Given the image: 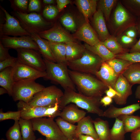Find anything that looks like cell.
I'll return each instance as SVG.
<instances>
[{
    "instance_id": "1",
    "label": "cell",
    "mask_w": 140,
    "mask_h": 140,
    "mask_svg": "<svg viewBox=\"0 0 140 140\" xmlns=\"http://www.w3.org/2000/svg\"><path fill=\"white\" fill-rule=\"evenodd\" d=\"M70 76L79 93L88 97H102L108 87L93 75L68 69Z\"/></svg>"
},
{
    "instance_id": "2",
    "label": "cell",
    "mask_w": 140,
    "mask_h": 140,
    "mask_svg": "<svg viewBox=\"0 0 140 140\" xmlns=\"http://www.w3.org/2000/svg\"><path fill=\"white\" fill-rule=\"evenodd\" d=\"M64 90V94L59 101L60 110L68 104L72 103L88 113L104 117V111L100 108V100L102 97L87 96L70 88Z\"/></svg>"
},
{
    "instance_id": "3",
    "label": "cell",
    "mask_w": 140,
    "mask_h": 140,
    "mask_svg": "<svg viewBox=\"0 0 140 140\" xmlns=\"http://www.w3.org/2000/svg\"><path fill=\"white\" fill-rule=\"evenodd\" d=\"M44 59L46 66L45 79L59 84L64 89L70 88L76 92L70 76L67 63H55Z\"/></svg>"
},
{
    "instance_id": "4",
    "label": "cell",
    "mask_w": 140,
    "mask_h": 140,
    "mask_svg": "<svg viewBox=\"0 0 140 140\" xmlns=\"http://www.w3.org/2000/svg\"><path fill=\"white\" fill-rule=\"evenodd\" d=\"M19 22L22 27L30 34H39L47 30L51 23L46 21L39 13H24L18 11L11 13Z\"/></svg>"
},
{
    "instance_id": "5",
    "label": "cell",
    "mask_w": 140,
    "mask_h": 140,
    "mask_svg": "<svg viewBox=\"0 0 140 140\" xmlns=\"http://www.w3.org/2000/svg\"><path fill=\"white\" fill-rule=\"evenodd\" d=\"M104 61L98 56L86 49L80 58L67 62V64L70 70L95 75Z\"/></svg>"
},
{
    "instance_id": "6",
    "label": "cell",
    "mask_w": 140,
    "mask_h": 140,
    "mask_svg": "<svg viewBox=\"0 0 140 140\" xmlns=\"http://www.w3.org/2000/svg\"><path fill=\"white\" fill-rule=\"evenodd\" d=\"M17 105L18 110L21 111V118L25 119L45 117L54 118L59 116L61 111L58 102L53 106L32 107L23 101H19Z\"/></svg>"
},
{
    "instance_id": "7",
    "label": "cell",
    "mask_w": 140,
    "mask_h": 140,
    "mask_svg": "<svg viewBox=\"0 0 140 140\" xmlns=\"http://www.w3.org/2000/svg\"><path fill=\"white\" fill-rule=\"evenodd\" d=\"M31 120L34 131H37L45 136L46 140H68L54 118L45 117Z\"/></svg>"
},
{
    "instance_id": "8",
    "label": "cell",
    "mask_w": 140,
    "mask_h": 140,
    "mask_svg": "<svg viewBox=\"0 0 140 140\" xmlns=\"http://www.w3.org/2000/svg\"><path fill=\"white\" fill-rule=\"evenodd\" d=\"M45 87L35 80H25L15 82L12 97L14 101H22L28 103L34 95Z\"/></svg>"
},
{
    "instance_id": "9",
    "label": "cell",
    "mask_w": 140,
    "mask_h": 140,
    "mask_svg": "<svg viewBox=\"0 0 140 140\" xmlns=\"http://www.w3.org/2000/svg\"><path fill=\"white\" fill-rule=\"evenodd\" d=\"M63 94L62 90L56 86H50L36 93L27 104L32 107L53 106Z\"/></svg>"
},
{
    "instance_id": "10",
    "label": "cell",
    "mask_w": 140,
    "mask_h": 140,
    "mask_svg": "<svg viewBox=\"0 0 140 140\" xmlns=\"http://www.w3.org/2000/svg\"><path fill=\"white\" fill-rule=\"evenodd\" d=\"M18 61L38 71L45 72L46 65L40 53L35 50L20 48L16 50Z\"/></svg>"
},
{
    "instance_id": "11",
    "label": "cell",
    "mask_w": 140,
    "mask_h": 140,
    "mask_svg": "<svg viewBox=\"0 0 140 140\" xmlns=\"http://www.w3.org/2000/svg\"><path fill=\"white\" fill-rule=\"evenodd\" d=\"M0 8L5 17V23L0 25V37L3 35L16 37L31 36L22 27L19 21L14 17L10 14L1 5Z\"/></svg>"
},
{
    "instance_id": "12",
    "label": "cell",
    "mask_w": 140,
    "mask_h": 140,
    "mask_svg": "<svg viewBox=\"0 0 140 140\" xmlns=\"http://www.w3.org/2000/svg\"><path fill=\"white\" fill-rule=\"evenodd\" d=\"M38 34L41 38L51 42L65 43L78 42L72 35L58 23L55 24L51 28Z\"/></svg>"
},
{
    "instance_id": "13",
    "label": "cell",
    "mask_w": 140,
    "mask_h": 140,
    "mask_svg": "<svg viewBox=\"0 0 140 140\" xmlns=\"http://www.w3.org/2000/svg\"><path fill=\"white\" fill-rule=\"evenodd\" d=\"M0 41L9 49L24 48L39 50L38 45L31 36L11 37L3 35L0 37Z\"/></svg>"
},
{
    "instance_id": "14",
    "label": "cell",
    "mask_w": 140,
    "mask_h": 140,
    "mask_svg": "<svg viewBox=\"0 0 140 140\" xmlns=\"http://www.w3.org/2000/svg\"><path fill=\"white\" fill-rule=\"evenodd\" d=\"M13 75L14 82L25 80H35L40 78L45 79L46 76V71H38L18 61L13 67Z\"/></svg>"
},
{
    "instance_id": "15",
    "label": "cell",
    "mask_w": 140,
    "mask_h": 140,
    "mask_svg": "<svg viewBox=\"0 0 140 140\" xmlns=\"http://www.w3.org/2000/svg\"><path fill=\"white\" fill-rule=\"evenodd\" d=\"M132 86L122 74L118 76L113 88L117 93L113 98L116 104L122 105L126 104L128 97L132 94Z\"/></svg>"
},
{
    "instance_id": "16",
    "label": "cell",
    "mask_w": 140,
    "mask_h": 140,
    "mask_svg": "<svg viewBox=\"0 0 140 140\" xmlns=\"http://www.w3.org/2000/svg\"><path fill=\"white\" fill-rule=\"evenodd\" d=\"M72 35L75 39L83 41L91 46L101 41L96 32L89 23L86 22L82 24Z\"/></svg>"
},
{
    "instance_id": "17",
    "label": "cell",
    "mask_w": 140,
    "mask_h": 140,
    "mask_svg": "<svg viewBox=\"0 0 140 140\" xmlns=\"http://www.w3.org/2000/svg\"><path fill=\"white\" fill-rule=\"evenodd\" d=\"M75 104L71 103L63 109L59 117L65 121L74 124L78 123L85 116L86 112L79 109Z\"/></svg>"
},
{
    "instance_id": "18",
    "label": "cell",
    "mask_w": 140,
    "mask_h": 140,
    "mask_svg": "<svg viewBox=\"0 0 140 140\" xmlns=\"http://www.w3.org/2000/svg\"><path fill=\"white\" fill-rule=\"evenodd\" d=\"M95 75L108 87L110 86L113 88L118 76L105 61L102 63Z\"/></svg>"
},
{
    "instance_id": "19",
    "label": "cell",
    "mask_w": 140,
    "mask_h": 140,
    "mask_svg": "<svg viewBox=\"0 0 140 140\" xmlns=\"http://www.w3.org/2000/svg\"><path fill=\"white\" fill-rule=\"evenodd\" d=\"M140 109V104L134 103L122 108H117L113 104L110 105L109 107L104 111V116L108 118H117L123 115H132Z\"/></svg>"
},
{
    "instance_id": "20",
    "label": "cell",
    "mask_w": 140,
    "mask_h": 140,
    "mask_svg": "<svg viewBox=\"0 0 140 140\" xmlns=\"http://www.w3.org/2000/svg\"><path fill=\"white\" fill-rule=\"evenodd\" d=\"M93 16V23L95 31L100 41L103 42L110 36L106 25L103 14L101 10L98 9Z\"/></svg>"
},
{
    "instance_id": "21",
    "label": "cell",
    "mask_w": 140,
    "mask_h": 140,
    "mask_svg": "<svg viewBox=\"0 0 140 140\" xmlns=\"http://www.w3.org/2000/svg\"><path fill=\"white\" fill-rule=\"evenodd\" d=\"M76 133L75 139L78 135L82 134L91 136L99 140L94 127L93 120L89 116H85L77 123Z\"/></svg>"
},
{
    "instance_id": "22",
    "label": "cell",
    "mask_w": 140,
    "mask_h": 140,
    "mask_svg": "<svg viewBox=\"0 0 140 140\" xmlns=\"http://www.w3.org/2000/svg\"><path fill=\"white\" fill-rule=\"evenodd\" d=\"M31 36L38 45L39 52L44 59L54 62L57 63L52 53L48 41L40 37L38 34H31Z\"/></svg>"
},
{
    "instance_id": "23",
    "label": "cell",
    "mask_w": 140,
    "mask_h": 140,
    "mask_svg": "<svg viewBox=\"0 0 140 140\" xmlns=\"http://www.w3.org/2000/svg\"><path fill=\"white\" fill-rule=\"evenodd\" d=\"M96 0H76L75 3L83 15L86 22L89 23V18L97 11Z\"/></svg>"
},
{
    "instance_id": "24",
    "label": "cell",
    "mask_w": 140,
    "mask_h": 140,
    "mask_svg": "<svg viewBox=\"0 0 140 140\" xmlns=\"http://www.w3.org/2000/svg\"><path fill=\"white\" fill-rule=\"evenodd\" d=\"M66 44V57L67 62L74 60L80 58L86 50L84 45L78 42H70Z\"/></svg>"
},
{
    "instance_id": "25",
    "label": "cell",
    "mask_w": 140,
    "mask_h": 140,
    "mask_svg": "<svg viewBox=\"0 0 140 140\" xmlns=\"http://www.w3.org/2000/svg\"><path fill=\"white\" fill-rule=\"evenodd\" d=\"M13 67L5 68L0 72V85L5 89L10 96H12L14 83L13 75Z\"/></svg>"
},
{
    "instance_id": "26",
    "label": "cell",
    "mask_w": 140,
    "mask_h": 140,
    "mask_svg": "<svg viewBox=\"0 0 140 140\" xmlns=\"http://www.w3.org/2000/svg\"><path fill=\"white\" fill-rule=\"evenodd\" d=\"M86 49L97 55L104 61H107L115 58V55L111 52L102 44L101 41L94 46L85 43Z\"/></svg>"
},
{
    "instance_id": "27",
    "label": "cell",
    "mask_w": 140,
    "mask_h": 140,
    "mask_svg": "<svg viewBox=\"0 0 140 140\" xmlns=\"http://www.w3.org/2000/svg\"><path fill=\"white\" fill-rule=\"evenodd\" d=\"M114 20L115 24L117 26H122L128 21L136 23V22L135 19L131 17L120 3L118 4L114 11Z\"/></svg>"
},
{
    "instance_id": "28",
    "label": "cell",
    "mask_w": 140,
    "mask_h": 140,
    "mask_svg": "<svg viewBox=\"0 0 140 140\" xmlns=\"http://www.w3.org/2000/svg\"><path fill=\"white\" fill-rule=\"evenodd\" d=\"M122 74L132 86L140 85V62L132 63Z\"/></svg>"
},
{
    "instance_id": "29",
    "label": "cell",
    "mask_w": 140,
    "mask_h": 140,
    "mask_svg": "<svg viewBox=\"0 0 140 140\" xmlns=\"http://www.w3.org/2000/svg\"><path fill=\"white\" fill-rule=\"evenodd\" d=\"M48 41L52 53L56 62L67 63L65 43Z\"/></svg>"
},
{
    "instance_id": "30",
    "label": "cell",
    "mask_w": 140,
    "mask_h": 140,
    "mask_svg": "<svg viewBox=\"0 0 140 140\" xmlns=\"http://www.w3.org/2000/svg\"><path fill=\"white\" fill-rule=\"evenodd\" d=\"M93 123L99 140H110L108 122L97 118L93 120Z\"/></svg>"
},
{
    "instance_id": "31",
    "label": "cell",
    "mask_w": 140,
    "mask_h": 140,
    "mask_svg": "<svg viewBox=\"0 0 140 140\" xmlns=\"http://www.w3.org/2000/svg\"><path fill=\"white\" fill-rule=\"evenodd\" d=\"M55 121L61 132L68 140H75L76 125L65 121L60 117Z\"/></svg>"
},
{
    "instance_id": "32",
    "label": "cell",
    "mask_w": 140,
    "mask_h": 140,
    "mask_svg": "<svg viewBox=\"0 0 140 140\" xmlns=\"http://www.w3.org/2000/svg\"><path fill=\"white\" fill-rule=\"evenodd\" d=\"M118 118L123 122L126 133L132 132L140 127V116L132 115H123Z\"/></svg>"
},
{
    "instance_id": "33",
    "label": "cell",
    "mask_w": 140,
    "mask_h": 140,
    "mask_svg": "<svg viewBox=\"0 0 140 140\" xmlns=\"http://www.w3.org/2000/svg\"><path fill=\"white\" fill-rule=\"evenodd\" d=\"M19 122L23 140H36L31 120L21 118Z\"/></svg>"
},
{
    "instance_id": "34",
    "label": "cell",
    "mask_w": 140,
    "mask_h": 140,
    "mask_svg": "<svg viewBox=\"0 0 140 140\" xmlns=\"http://www.w3.org/2000/svg\"><path fill=\"white\" fill-rule=\"evenodd\" d=\"M102 42L111 52L115 55L129 51V50L123 48L118 42L116 38L113 36H110L104 41Z\"/></svg>"
},
{
    "instance_id": "35",
    "label": "cell",
    "mask_w": 140,
    "mask_h": 140,
    "mask_svg": "<svg viewBox=\"0 0 140 140\" xmlns=\"http://www.w3.org/2000/svg\"><path fill=\"white\" fill-rule=\"evenodd\" d=\"M118 76L122 74L132 63L121 59L114 58L106 61Z\"/></svg>"
},
{
    "instance_id": "36",
    "label": "cell",
    "mask_w": 140,
    "mask_h": 140,
    "mask_svg": "<svg viewBox=\"0 0 140 140\" xmlns=\"http://www.w3.org/2000/svg\"><path fill=\"white\" fill-rule=\"evenodd\" d=\"M125 133L123 122L118 118H116L110 129V140H125Z\"/></svg>"
},
{
    "instance_id": "37",
    "label": "cell",
    "mask_w": 140,
    "mask_h": 140,
    "mask_svg": "<svg viewBox=\"0 0 140 140\" xmlns=\"http://www.w3.org/2000/svg\"><path fill=\"white\" fill-rule=\"evenodd\" d=\"M117 1L116 0H100L99 1L98 9L102 11L107 20H109L111 11Z\"/></svg>"
},
{
    "instance_id": "38",
    "label": "cell",
    "mask_w": 140,
    "mask_h": 140,
    "mask_svg": "<svg viewBox=\"0 0 140 140\" xmlns=\"http://www.w3.org/2000/svg\"><path fill=\"white\" fill-rule=\"evenodd\" d=\"M7 140H23L19 121H16L14 125L6 132Z\"/></svg>"
},
{
    "instance_id": "39",
    "label": "cell",
    "mask_w": 140,
    "mask_h": 140,
    "mask_svg": "<svg viewBox=\"0 0 140 140\" xmlns=\"http://www.w3.org/2000/svg\"><path fill=\"white\" fill-rule=\"evenodd\" d=\"M60 20L62 25L68 30L74 32L77 30L76 22L70 14L66 13L64 15L60 18Z\"/></svg>"
},
{
    "instance_id": "40",
    "label": "cell",
    "mask_w": 140,
    "mask_h": 140,
    "mask_svg": "<svg viewBox=\"0 0 140 140\" xmlns=\"http://www.w3.org/2000/svg\"><path fill=\"white\" fill-rule=\"evenodd\" d=\"M28 0H10L11 7L15 11L28 13Z\"/></svg>"
},
{
    "instance_id": "41",
    "label": "cell",
    "mask_w": 140,
    "mask_h": 140,
    "mask_svg": "<svg viewBox=\"0 0 140 140\" xmlns=\"http://www.w3.org/2000/svg\"><path fill=\"white\" fill-rule=\"evenodd\" d=\"M116 38L122 46L126 49L128 47H131L137 41L136 38H130L125 34L121 35Z\"/></svg>"
},
{
    "instance_id": "42",
    "label": "cell",
    "mask_w": 140,
    "mask_h": 140,
    "mask_svg": "<svg viewBox=\"0 0 140 140\" xmlns=\"http://www.w3.org/2000/svg\"><path fill=\"white\" fill-rule=\"evenodd\" d=\"M21 113L19 110L17 111H8L4 112L2 109L0 110V121L8 119H12L15 121H19L21 118Z\"/></svg>"
},
{
    "instance_id": "43",
    "label": "cell",
    "mask_w": 140,
    "mask_h": 140,
    "mask_svg": "<svg viewBox=\"0 0 140 140\" xmlns=\"http://www.w3.org/2000/svg\"><path fill=\"white\" fill-rule=\"evenodd\" d=\"M115 58L124 59L132 63L140 62V52H128L117 54Z\"/></svg>"
},
{
    "instance_id": "44",
    "label": "cell",
    "mask_w": 140,
    "mask_h": 140,
    "mask_svg": "<svg viewBox=\"0 0 140 140\" xmlns=\"http://www.w3.org/2000/svg\"><path fill=\"white\" fill-rule=\"evenodd\" d=\"M59 11L55 6L49 5L46 6L43 10L42 14L43 16L48 19H52L57 15Z\"/></svg>"
},
{
    "instance_id": "45",
    "label": "cell",
    "mask_w": 140,
    "mask_h": 140,
    "mask_svg": "<svg viewBox=\"0 0 140 140\" xmlns=\"http://www.w3.org/2000/svg\"><path fill=\"white\" fill-rule=\"evenodd\" d=\"M18 62L17 58L12 56L3 61H0V72L8 67H14Z\"/></svg>"
},
{
    "instance_id": "46",
    "label": "cell",
    "mask_w": 140,
    "mask_h": 140,
    "mask_svg": "<svg viewBox=\"0 0 140 140\" xmlns=\"http://www.w3.org/2000/svg\"><path fill=\"white\" fill-rule=\"evenodd\" d=\"M29 2L28 12H39L40 11L41 6L40 1L30 0Z\"/></svg>"
},
{
    "instance_id": "47",
    "label": "cell",
    "mask_w": 140,
    "mask_h": 140,
    "mask_svg": "<svg viewBox=\"0 0 140 140\" xmlns=\"http://www.w3.org/2000/svg\"><path fill=\"white\" fill-rule=\"evenodd\" d=\"M139 33L136 25L130 26L125 30L124 34L132 38H136L138 34Z\"/></svg>"
},
{
    "instance_id": "48",
    "label": "cell",
    "mask_w": 140,
    "mask_h": 140,
    "mask_svg": "<svg viewBox=\"0 0 140 140\" xmlns=\"http://www.w3.org/2000/svg\"><path fill=\"white\" fill-rule=\"evenodd\" d=\"M9 49L4 47L0 41V61H3L11 57L8 52Z\"/></svg>"
},
{
    "instance_id": "49",
    "label": "cell",
    "mask_w": 140,
    "mask_h": 140,
    "mask_svg": "<svg viewBox=\"0 0 140 140\" xmlns=\"http://www.w3.org/2000/svg\"><path fill=\"white\" fill-rule=\"evenodd\" d=\"M131 6V8L135 14L138 17L140 16V0L129 1Z\"/></svg>"
},
{
    "instance_id": "50",
    "label": "cell",
    "mask_w": 140,
    "mask_h": 140,
    "mask_svg": "<svg viewBox=\"0 0 140 140\" xmlns=\"http://www.w3.org/2000/svg\"><path fill=\"white\" fill-rule=\"evenodd\" d=\"M57 8L59 12H60L67 4L70 3L69 0H57Z\"/></svg>"
},
{
    "instance_id": "51",
    "label": "cell",
    "mask_w": 140,
    "mask_h": 140,
    "mask_svg": "<svg viewBox=\"0 0 140 140\" xmlns=\"http://www.w3.org/2000/svg\"><path fill=\"white\" fill-rule=\"evenodd\" d=\"M112 101V98L107 96L102 97L100 100V102L101 104L105 107L111 105Z\"/></svg>"
},
{
    "instance_id": "52",
    "label": "cell",
    "mask_w": 140,
    "mask_h": 140,
    "mask_svg": "<svg viewBox=\"0 0 140 140\" xmlns=\"http://www.w3.org/2000/svg\"><path fill=\"white\" fill-rule=\"evenodd\" d=\"M130 138L131 140H140V127L131 132Z\"/></svg>"
},
{
    "instance_id": "53",
    "label": "cell",
    "mask_w": 140,
    "mask_h": 140,
    "mask_svg": "<svg viewBox=\"0 0 140 140\" xmlns=\"http://www.w3.org/2000/svg\"><path fill=\"white\" fill-rule=\"evenodd\" d=\"M106 96L113 98L117 95V93L115 90L111 86L108 87V88L105 92Z\"/></svg>"
},
{
    "instance_id": "54",
    "label": "cell",
    "mask_w": 140,
    "mask_h": 140,
    "mask_svg": "<svg viewBox=\"0 0 140 140\" xmlns=\"http://www.w3.org/2000/svg\"><path fill=\"white\" fill-rule=\"evenodd\" d=\"M75 140H98L93 137L86 135L79 134L76 137Z\"/></svg>"
},
{
    "instance_id": "55",
    "label": "cell",
    "mask_w": 140,
    "mask_h": 140,
    "mask_svg": "<svg viewBox=\"0 0 140 140\" xmlns=\"http://www.w3.org/2000/svg\"><path fill=\"white\" fill-rule=\"evenodd\" d=\"M129 52L130 53L140 52V38L139 40L131 48Z\"/></svg>"
},
{
    "instance_id": "56",
    "label": "cell",
    "mask_w": 140,
    "mask_h": 140,
    "mask_svg": "<svg viewBox=\"0 0 140 140\" xmlns=\"http://www.w3.org/2000/svg\"><path fill=\"white\" fill-rule=\"evenodd\" d=\"M135 95L136 99L140 100V85H139L137 87Z\"/></svg>"
},
{
    "instance_id": "57",
    "label": "cell",
    "mask_w": 140,
    "mask_h": 140,
    "mask_svg": "<svg viewBox=\"0 0 140 140\" xmlns=\"http://www.w3.org/2000/svg\"><path fill=\"white\" fill-rule=\"evenodd\" d=\"M136 26L140 34V16L138 17L136 22Z\"/></svg>"
},
{
    "instance_id": "58",
    "label": "cell",
    "mask_w": 140,
    "mask_h": 140,
    "mask_svg": "<svg viewBox=\"0 0 140 140\" xmlns=\"http://www.w3.org/2000/svg\"><path fill=\"white\" fill-rule=\"evenodd\" d=\"M43 3L46 4H51L54 3L55 1L53 0H43Z\"/></svg>"
},
{
    "instance_id": "59",
    "label": "cell",
    "mask_w": 140,
    "mask_h": 140,
    "mask_svg": "<svg viewBox=\"0 0 140 140\" xmlns=\"http://www.w3.org/2000/svg\"><path fill=\"white\" fill-rule=\"evenodd\" d=\"M6 93H8V92L6 89L3 87L0 88V95H1Z\"/></svg>"
},
{
    "instance_id": "60",
    "label": "cell",
    "mask_w": 140,
    "mask_h": 140,
    "mask_svg": "<svg viewBox=\"0 0 140 140\" xmlns=\"http://www.w3.org/2000/svg\"><path fill=\"white\" fill-rule=\"evenodd\" d=\"M36 140H46V139L44 140L41 138H39L38 139H37Z\"/></svg>"
},
{
    "instance_id": "61",
    "label": "cell",
    "mask_w": 140,
    "mask_h": 140,
    "mask_svg": "<svg viewBox=\"0 0 140 140\" xmlns=\"http://www.w3.org/2000/svg\"><path fill=\"white\" fill-rule=\"evenodd\" d=\"M1 140H6L4 138H2L1 139Z\"/></svg>"
},
{
    "instance_id": "62",
    "label": "cell",
    "mask_w": 140,
    "mask_h": 140,
    "mask_svg": "<svg viewBox=\"0 0 140 140\" xmlns=\"http://www.w3.org/2000/svg\"><path fill=\"white\" fill-rule=\"evenodd\" d=\"M72 140H75L74 139Z\"/></svg>"
}]
</instances>
